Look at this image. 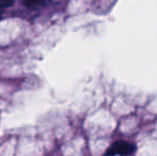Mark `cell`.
<instances>
[{
  "label": "cell",
  "mask_w": 157,
  "mask_h": 156,
  "mask_svg": "<svg viewBox=\"0 0 157 156\" xmlns=\"http://www.w3.org/2000/svg\"><path fill=\"white\" fill-rule=\"evenodd\" d=\"M14 2V0H0V11L11 6Z\"/></svg>",
  "instance_id": "obj_3"
},
{
  "label": "cell",
  "mask_w": 157,
  "mask_h": 156,
  "mask_svg": "<svg viewBox=\"0 0 157 156\" xmlns=\"http://www.w3.org/2000/svg\"><path fill=\"white\" fill-rule=\"evenodd\" d=\"M135 152V146L126 141H117L106 151L105 156L129 155Z\"/></svg>",
  "instance_id": "obj_1"
},
{
  "label": "cell",
  "mask_w": 157,
  "mask_h": 156,
  "mask_svg": "<svg viewBox=\"0 0 157 156\" xmlns=\"http://www.w3.org/2000/svg\"><path fill=\"white\" fill-rule=\"evenodd\" d=\"M48 0H23V3L26 8L34 9L39 6H43L47 3Z\"/></svg>",
  "instance_id": "obj_2"
}]
</instances>
